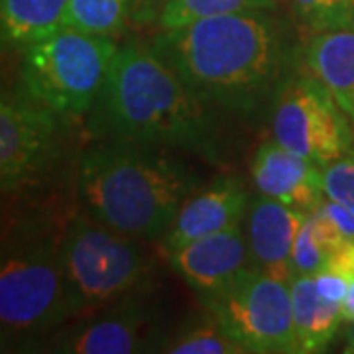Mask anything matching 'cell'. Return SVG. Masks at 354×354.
Listing matches in <instances>:
<instances>
[{
	"label": "cell",
	"mask_w": 354,
	"mask_h": 354,
	"mask_svg": "<svg viewBox=\"0 0 354 354\" xmlns=\"http://www.w3.org/2000/svg\"><path fill=\"white\" fill-rule=\"evenodd\" d=\"M150 46L199 101L242 118L272 106L304 62V44L278 10L223 14L158 30Z\"/></svg>",
	"instance_id": "6da1fadb"
},
{
	"label": "cell",
	"mask_w": 354,
	"mask_h": 354,
	"mask_svg": "<svg viewBox=\"0 0 354 354\" xmlns=\"http://www.w3.org/2000/svg\"><path fill=\"white\" fill-rule=\"evenodd\" d=\"M221 114L191 93L150 41L128 39L87 114V132L91 138L160 144L218 165L228 160Z\"/></svg>",
	"instance_id": "7a4b0ae2"
},
{
	"label": "cell",
	"mask_w": 354,
	"mask_h": 354,
	"mask_svg": "<svg viewBox=\"0 0 354 354\" xmlns=\"http://www.w3.org/2000/svg\"><path fill=\"white\" fill-rule=\"evenodd\" d=\"M181 153L148 142L93 138L77 158L81 211L128 236L164 241L181 205L203 187Z\"/></svg>",
	"instance_id": "3957f363"
},
{
	"label": "cell",
	"mask_w": 354,
	"mask_h": 354,
	"mask_svg": "<svg viewBox=\"0 0 354 354\" xmlns=\"http://www.w3.org/2000/svg\"><path fill=\"white\" fill-rule=\"evenodd\" d=\"M64 227L39 216L18 218L4 228L0 258L2 351L34 348L71 321L65 299Z\"/></svg>",
	"instance_id": "277c9868"
},
{
	"label": "cell",
	"mask_w": 354,
	"mask_h": 354,
	"mask_svg": "<svg viewBox=\"0 0 354 354\" xmlns=\"http://www.w3.org/2000/svg\"><path fill=\"white\" fill-rule=\"evenodd\" d=\"M146 244L85 211L67 216L62 262L71 321L106 309L132 293L152 290L156 260Z\"/></svg>",
	"instance_id": "5b68a950"
},
{
	"label": "cell",
	"mask_w": 354,
	"mask_h": 354,
	"mask_svg": "<svg viewBox=\"0 0 354 354\" xmlns=\"http://www.w3.org/2000/svg\"><path fill=\"white\" fill-rule=\"evenodd\" d=\"M118 46L116 38L62 26L22 50V85L55 113L83 118L101 95Z\"/></svg>",
	"instance_id": "8992f818"
},
{
	"label": "cell",
	"mask_w": 354,
	"mask_h": 354,
	"mask_svg": "<svg viewBox=\"0 0 354 354\" xmlns=\"http://www.w3.org/2000/svg\"><path fill=\"white\" fill-rule=\"evenodd\" d=\"M67 116L28 88H4L0 101V187L4 195L44 183L64 160Z\"/></svg>",
	"instance_id": "52a82bcc"
},
{
	"label": "cell",
	"mask_w": 354,
	"mask_h": 354,
	"mask_svg": "<svg viewBox=\"0 0 354 354\" xmlns=\"http://www.w3.org/2000/svg\"><path fill=\"white\" fill-rule=\"evenodd\" d=\"M199 299L248 354H299L286 281L248 268L225 288Z\"/></svg>",
	"instance_id": "ba28073f"
},
{
	"label": "cell",
	"mask_w": 354,
	"mask_h": 354,
	"mask_svg": "<svg viewBox=\"0 0 354 354\" xmlns=\"http://www.w3.org/2000/svg\"><path fill=\"white\" fill-rule=\"evenodd\" d=\"M272 138L325 167L354 146V127L325 85L297 65L272 102Z\"/></svg>",
	"instance_id": "9c48e42d"
},
{
	"label": "cell",
	"mask_w": 354,
	"mask_h": 354,
	"mask_svg": "<svg viewBox=\"0 0 354 354\" xmlns=\"http://www.w3.org/2000/svg\"><path fill=\"white\" fill-rule=\"evenodd\" d=\"M152 290L132 293L97 313L67 321L34 348L55 354L162 353L169 339Z\"/></svg>",
	"instance_id": "30bf717a"
},
{
	"label": "cell",
	"mask_w": 354,
	"mask_h": 354,
	"mask_svg": "<svg viewBox=\"0 0 354 354\" xmlns=\"http://www.w3.org/2000/svg\"><path fill=\"white\" fill-rule=\"evenodd\" d=\"M169 266L197 295L225 288L244 270L252 268L244 227L236 225L215 234L191 241L167 252Z\"/></svg>",
	"instance_id": "8fae6325"
},
{
	"label": "cell",
	"mask_w": 354,
	"mask_h": 354,
	"mask_svg": "<svg viewBox=\"0 0 354 354\" xmlns=\"http://www.w3.org/2000/svg\"><path fill=\"white\" fill-rule=\"evenodd\" d=\"M250 176L260 195L304 213H313L327 197L323 167L286 150L276 140H268L256 148L250 160Z\"/></svg>",
	"instance_id": "7c38bea8"
},
{
	"label": "cell",
	"mask_w": 354,
	"mask_h": 354,
	"mask_svg": "<svg viewBox=\"0 0 354 354\" xmlns=\"http://www.w3.org/2000/svg\"><path fill=\"white\" fill-rule=\"evenodd\" d=\"M309 213L291 209L266 195L252 197L242 218L252 268L290 283L291 248Z\"/></svg>",
	"instance_id": "4fadbf2b"
},
{
	"label": "cell",
	"mask_w": 354,
	"mask_h": 354,
	"mask_svg": "<svg viewBox=\"0 0 354 354\" xmlns=\"http://www.w3.org/2000/svg\"><path fill=\"white\" fill-rule=\"evenodd\" d=\"M248 203L250 195L239 177H216L181 205L162 241L164 250L171 252L187 242L241 225Z\"/></svg>",
	"instance_id": "5bb4252c"
},
{
	"label": "cell",
	"mask_w": 354,
	"mask_h": 354,
	"mask_svg": "<svg viewBox=\"0 0 354 354\" xmlns=\"http://www.w3.org/2000/svg\"><path fill=\"white\" fill-rule=\"evenodd\" d=\"M304 64L354 127V26L309 34L304 41Z\"/></svg>",
	"instance_id": "9a60e30c"
},
{
	"label": "cell",
	"mask_w": 354,
	"mask_h": 354,
	"mask_svg": "<svg viewBox=\"0 0 354 354\" xmlns=\"http://www.w3.org/2000/svg\"><path fill=\"white\" fill-rule=\"evenodd\" d=\"M288 286L299 354L325 351L335 341L344 321L341 304L325 299L317 290L313 276H293Z\"/></svg>",
	"instance_id": "2e32d148"
},
{
	"label": "cell",
	"mask_w": 354,
	"mask_h": 354,
	"mask_svg": "<svg viewBox=\"0 0 354 354\" xmlns=\"http://www.w3.org/2000/svg\"><path fill=\"white\" fill-rule=\"evenodd\" d=\"M69 0H0L2 46L24 50L62 28Z\"/></svg>",
	"instance_id": "e0dca14e"
},
{
	"label": "cell",
	"mask_w": 354,
	"mask_h": 354,
	"mask_svg": "<svg viewBox=\"0 0 354 354\" xmlns=\"http://www.w3.org/2000/svg\"><path fill=\"white\" fill-rule=\"evenodd\" d=\"M162 353L167 354H248L209 311L171 330Z\"/></svg>",
	"instance_id": "ac0fdd59"
},
{
	"label": "cell",
	"mask_w": 354,
	"mask_h": 354,
	"mask_svg": "<svg viewBox=\"0 0 354 354\" xmlns=\"http://www.w3.org/2000/svg\"><path fill=\"white\" fill-rule=\"evenodd\" d=\"M130 24V0H69L64 26L91 36L116 38Z\"/></svg>",
	"instance_id": "d6986e66"
},
{
	"label": "cell",
	"mask_w": 354,
	"mask_h": 354,
	"mask_svg": "<svg viewBox=\"0 0 354 354\" xmlns=\"http://www.w3.org/2000/svg\"><path fill=\"white\" fill-rule=\"evenodd\" d=\"M278 8L279 0H169L156 26L158 30H174L211 16Z\"/></svg>",
	"instance_id": "ffe728a7"
},
{
	"label": "cell",
	"mask_w": 354,
	"mask_h": 354,
	"mask_svg": "<svg viewBox=\"0 0 354 354\" xmlns=\"http://www.w3.org/2000/svg\"><path fill=\"white\" fill-rule=\"evenodd\" d=\"M293 20L315 34L354 26V0H288Z\"/></svg>",
	"instance_id": "44dd1931"
},
{
	"label": "cell",
	"mask_w": 354,
	"mask_h": 354,
	"mask_svg": "<svg viewBox=\"0 0 354 354\" xmlns=\"http://www.w3.org/2000/svg\"><path fill=\"white\" fill-rule=\"evenodd\" d=\"M329 258L330 252L319 242L309 223V215H307L304 227L299 228L293 248H291L290 266L293 276H317L319 272L327 268Z\"/></svg>",
	"instance_id": "7402d4cb"
},
{
	"label": "cell",
	"mask_w": 354,
	"mask_h": 354,
	"mask_svg": "<svg viewBox=\"0 0 354 354\" xmlns=\"http://www.w3.org/2000/svg\"><path fill=\"white\" fill-rule=\"evenodd\" d=\"M323 183L327 199L341 203L354 215V146L323 167Z\"/></svg>",
	"instance_id": "603a6c76"
},
{
	"label": "cell",
	"mask_w": 354,
	"mask_h": 354,
	"mask_svg": "<svg viewBox=\"0 0 354 354\" xmlns=\"http://www.w3.org/2000/svg\"><path fill=\"white\" fill-rule=\"evenodd\" d=\"M169 0H130V24L148 28L158 24V18Z\"/></svg>",
	"instance_id": "cb8c5ba5"
},
{
	"label": "cell",
	"mask_w": 354,
	"mask_h": 354,
	"mask_svg": "<svg viewBox=\"0 0 354 354\" xmlns=\"http://www.w3.org/2000/svg\"><path fill=\"white\" fill-rule=\"evenodd\" d=\"M313 278H315L317 290L325 299H329L333 304H342V299L348 291V283H351L348 279H344L342 276L329 272V270L319 272Z\"/></svg>",
	"instance_id": "d4e9b609"
},
{
	"label": "cell",
	"mask_w": 354,
	"mask_h": 354,
	"mask_svg": "<svg viewBox=\"0 0 354 354\" xmlns=\"http://www.w3.org/2000/svg\"><path fill=\"white\" fill-rule=\"evenodd\" d=\"M319 209L335 223V227L341 230L344 241H354V215L346 207L325 197V201L319 205Z\"/></svg>",
	"instance_id": "484cf974"
},
{
	"label": "cell",
	"mask_w": 354,
	"mask_h": 354,
	"mask_svg": "<svg viewBox=\"0 0 354 354\" xmlns=\"http://www.w3.org/2000/svg\"><path fill=\"white\" fill-rule=\"evenodd\" d=\"M325 270L339 274L348 281H354V241L341 242V246L330 254Z\"/></svg>",
	"instance_id": "4316f807"
},
{
	"label": "cell",
	"mask_w": 354,
	"mask_h": 354,
	"mask_svg": "<svg viewBox=\"0 0 354 354\" xmlns=\"http://www.w3.org/2000/svg\"><path fill=\"white\" fill-rule=\"evenodd\" d=\"M341 311L344 321L354 323V281L348 283V291H346V295H344V299H342Z\"/></svg>",
	"instance_id": "83f0119b"
},
{
	"label": "cell",
	"mask_w": 354,
	"mask_h": 354,
	"mask_svg": "<svg viewBox=\"0 0 354 354\" xmlns=\"http://www.w3.org/2000/svg\"><path fill=\"white\" fill-rule=\"evenodd\" d=\"M342 353L354 354V323L351 325V329L346 330V341H344V348Z\"/></svg>",
	"instance_id": "f1b7e54d"
}]
</instances>
